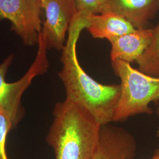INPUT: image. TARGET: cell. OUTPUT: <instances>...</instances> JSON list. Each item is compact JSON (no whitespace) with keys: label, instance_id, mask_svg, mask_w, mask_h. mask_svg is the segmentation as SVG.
<instances>
[{"label":"cell","instance_id":"cell-11","mask_svg":"<svg viewBox=\"0 0 159 159\" xmlns=\"http://www.w3.org/2000/svg\"><path fill=\"white\" fill-rule=\"evenodd\" d=\"M153 30L150 46L136 63L140 71L153 77H159V20Z\"/></svg>","mask_w":159,"mask_h":159},{"label":"cell","instance_id":"cell-14","mask_svg":"<svg viewBox=\"0 0 159 159\" xmlns=\"http://www.w3.org/2000/svg\"><path fill=\"white\" fill-rule=\"evenodd\" d=\"M100 3L102 4V7L104 8L105 12L108 11V5L110 0H99Z\"/></svg>","mask_w":159,"mask_h":159},{"label":"cell","instance_id":"cell-8","mask_svg":"<svg viewBox=\"0 0 159 159\" xmlns=\"http://www.w3.org/2000/svg\"><path fill=\"white\" fill-rule=\"evenodd\" d=\"M153 32V29H136L134 31L110 40L111 61L137 62L150 46Z\"/></svg>","mask_w":159,"mask_h":159},{"label":"cell","instance_id":"cell-3","mask_svg":"<svg viewBox=\"0 0 159 159\" xmlns=\"http://www.w3.org/2000/svg\"><path fill=\"white\" fill-rule=\"evenodd\" d=\"M111 65L121 81L113 122L125 121L138 114L153 113L149 105L159 100V77L145 74L121 60L111 61Z\"/></svg>","mask_w":159,"mask_h":159},{"label":"cell","instance_id":"cell-2","mask_svg":"<svg viewBox=\"0 0 159 159\" xmlns=\"http://www.w3.org/2000/svg\"><path fill=\"white\" fill-rule=\"evenodd\" d=\"M47 142L55 159H92L98 143L101 125L87 110L66 98L57 102Z\"/></svg>","mask_w":159,"mask_h":159},{"label":"cell","instance_id":"cell-9","mask_svg":"<svg viewBox=\"0 0 159 159\" xmlns=\"http://www.w3.org/2000/svg\"><path fill=\"white\" fill-rule=\"evenodd\" d=\"M159 8V0H110L108 11L125 18L136 29H142Z\"/></svg>","mask_w":159,"mask_h":159},{"label":"cell","instance_id":"cell-13","mask_svg":"<svg viewBox=\"0 0 159 159\" xmlns=\"http://www.w3.org/2000/svg\"><path fill=\"white\" fill-rule=\"evenodd\" d=\"M77 11H85L93 14H99L105 10L99 0H75Z\"/></svg>","mask_w":159,"mask_h":159},{"label":"cell","instance_id":"cell-1","mask_svg":"<svg viewBox=\"0 0 159 159\" xmlns=\"http://www.w3.org/2000/svg\"><path fill=\"white\" fill-rule=\"evenodd\" d=\"M88 12H77L68 30L62 50L63 67L58 77L64 86L66 98L87 110L101 125L113 122L119 102L120 84H102L93 79L82 68L78 60L77 44L81 31L88 25Z\"/></svg>","mask_w":159,"mask_h":159},{"label":"cell","instance_id":"cell-4","mask_svg":"<svg viewBox=\"0 0 159 159\" xmlns=\"http://www.w3.org/2000/svg\"><path fill=\"white\" fill-rule=\"evenodd\" d=\"M38 51L35 59L26 74L14 83H7V72L11 64L14 56L11 54L0 64V111L7 114L14 125L22 119L23 109L21 99L24 92L31 84L35 77L44 74L47 71L48 61L47 58V47L40 35Z\"/></svg>","mask_w":159,"mask_h":159},{"label":"cell","instance_id":"cell-16","mask_svg":"<svg viewBox=\"0 0 159 159\" xmlns=\"http://www.w3.org/2000/svg\"><path fill=\"white\" fill-rule=\"evenodd\" d=\"M157 136L158 137V138H159V128L158 129V130L157 131ZM159 155V148H158V150H157V152H156Z\"/></svg>","mask_w":159,"mask_h":159},{"label":"cell","instance_id":"cell-12","mask_svg":"<svg viewBox=\"0 0 159 159\" xmlns=\"http://www.w3.org/2000/svg\"><path fill=\"white\" fill-rule=\"evenodd\" d=\"M14 127L11 118L5 113L0 111V159H8L6 152V137Z\"/></svg>","mask_w":159,"mask_h":159},{"label":"cell","instance_id":"cell-5","mask_svg":"<svg viewBox=\"0 0 159 159\" xmlns=\"http://www.w3.org/2000/svg\"><path fill=\"white\" fill-rule=\"evenodd\" d=\"M41 0H0V20L11 23L12 29L27 46L38 44L42 30Z\"/></svg>","mask_w":159,"mask_h":159},{"label":"cell","instance_id":"cell-17","mask_svg":"<svg viewBox=\"0 0 159 159\" xmlns=\"http://www.w3.org/2000/svg\"><path fill=\"white\" fill-rule=\"evenodd\" d=\"M157 116H159V107L157 108Z\"/></svg>","mask_w":159,"mask_h":159},{"label":"cell","instance_id":"cell-6","mask_svg":"<svg viewBox=\"0 0 159 159\" xmlns=\"http://www.w3.org/2000/svg\"><path fill=\"white\" fill-rule=\"evenodd\" d=\"M42 7L46 19L40 34L48 49L62 50L66 34L78 12L75 0H45Z\"/></svg>","mask_w":159,"mask_h":159},{"label":"cell","instance_id":"cell-15","mask_svg":"<svg viewBox=\"0 0 159 159\" xmlns=\"http://www.w3.org/2000/svg\"><path fill=\"white\" fill-rule=\"evenodd\" d=\"M159 159V154L156 153L154 155L152 159Z\"/></svg>","mask_w":159,"mask_h":159},{"label":"cell","instance_id":"cell-18","mask_svg":"<svg viewBox=\"0 0 159 159\" xmlns=\"http://www.w3.org/2000/svg\"><path fill=\"white\" fill-rule=\"evenodd\" d=\"M44 1H45V0H41V2H42V4H43V3L44 2Z\"/></svg>","mask_w":159,"mask_h":159},{"label":"cell","instance_id":"cell-7","mask_svg":"<svg viewBox=\"0 0 159 159\" xmlns=\"http://www.w3.org/2000/svg\"><path fill=\"white\" fill-rule=\"evenodd\" d=\"M136 143L125 129L106 125L101 127L98 143L92 159H133Z\"/></svg>","mask_w":159,"mask_h":159},{"label":"cell","instance_id":"cell-10","mask_svg":"<svg viewBox=\"0 0 159 159\" xmlns=\"http://www.w3.org/2000/svg\"><path fill=\"white\" fill-rule=\"evenodd\" d=\"M86 29L93 38L108 41L136 30L125 18L110 11L99 14L89 13Z\"/></svg>","mask_w":159,"mask_h":159}]
</instances>
